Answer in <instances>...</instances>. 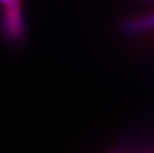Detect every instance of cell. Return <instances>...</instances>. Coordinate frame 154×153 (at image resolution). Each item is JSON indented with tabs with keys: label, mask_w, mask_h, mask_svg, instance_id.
<instances>
[{
	"label": "cell",
	"mask_w": 154,
	"mask_h": 153,
	"mask_svg": "<svg viewBox=\"0 0 154 153\" xmlns=\"http://www.w3.org/2000/svg\"><path fill=\"white\" fill-rule=\"evenodd\" d=\"M20 0H11L5 6V16L2 20L4 31L13 40H19L24 34V24L20 16Z\"/></svg>",
	"instance_id": "6da1fadb"
},
{
	"label": "cell",
	"mask_w": 154,
	"mask_h": 153,
	"mask_svg": "<svg viewBox=\"0 0 154 153\" xmlns=\"http://www.w3.org/2000/svg\"><path fill=\"white\" fill-rule=\"evenodd\" d=\"M124 30L129 34H138L154 29V13L141 17L140 19L129 20L124 24Z\"/></svg>",
	"instance_id": "7a4b0ae2"
},
{
	"label": "cell",
	"mask_w": 154,
	"mask_h": 153,
	"mask_svg": "<svg viewBox=\"0 0 154 153\" xmlns=\"http://www.w3.org/2000/svg\"><path fill=\"white\" fill-rule=\"evenodd\" d=\"M10 1H11V0H0V4H2L4 6H6L7 4H10Z\"/></svg>",
	"instance_id": "3957f363"
}]
</instances>
